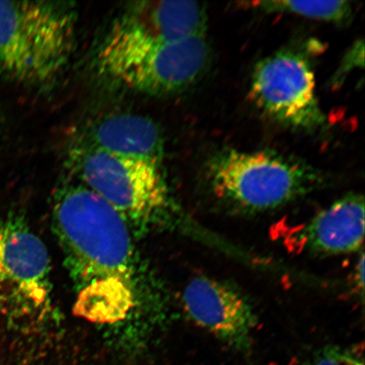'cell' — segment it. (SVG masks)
Returning a JSON list of instances; mask_svg holds the SVG:
<instances>
[{
	"instance_id": "3957f363",
	"label": "cell",
	"mask_w": 365,
	"mask_h": 365,
	"mask_svg": "<svg viewBox=\"0 0 365 365\" xmlns=\"http://www.w3.org/2000/svg\"><path fill=\"white\" fill-rule=\"evenodd\" d=\"M71 7L48 1H0V74L29 86L57 78L75 48Z\"/></svg>"
},
{
	"instance_id": "5bb4252c",
	"label": "cell",
	"mask_w": 365,
	"mask_h": 365,
	"mask_svg": "<svg viewBox=\"0 0 365 365\" xmlns=\"http://www.w3.org/2000/svg\"><path fill=\"white\" fill-rule=\"evenodd\" d=\"M364 42L362 40L357 41L353 47L345 54L344 61L341 63L339 71L332 79V83L339 86L345 79V76L352 71L354 68L364 67Z\"/></svg>"
},
{
	"instance_id": "8fae6325",
	"label": "cell",
	"mask_w": 365,
	"mask_h": 365,
	"mask_svg": "<svg viewBox=\"0 0 365 365\" xmlns=\"http://www.w3.org/2000/svg\"><path fill=\"white\" fill-rule=\"evenodd\" d=\"M89 148L103 152L161 163L163 141L150 118L118 113L95 123L89 132Z\"/></svg>"
},
{
	"instance_id": "9a60e30c",
	"label": "cell",
	"mask_w": 365,
	"mask_h": 365,
	"mask_svg": "<svg viewBox=\"0 0 365 365\" xmlns=\"http://www.w3.org/2000/svg\"><path fill=\"white\" fill-rule=\"evenodd\" d=\"M354 282L356 287L359 292H361L363 296L364 287V255L363 252L359 259L357 267L355 268Z\"/></svg>"
},
{
	"instance_id": "30bf717a",
	"label": "cell",
	"mask_w": 365,
	"mask_h": 365,
	"mask_svg": "<svg viewBox=\"0 0 365 365\" xmlns=\"http://www.w3.org/2000/svg\"><path fill=\"white\" fill-rule=\"evenodd\" d=\"M294 245L314 255H339L361 250L364 238V199L344 196L322 210L298 228Z\"/></svg>"
},
{
	"instance_id": "7a4b0ae2",
	"label": "cell",
	"mask_w": 365,
	"mask_h": 365,
	"mask_svg": "<svg viewBox=\"0 0 365 365\" xmlns=\"http://www.w3.org/2000/svg\"><path fill=\"white\" fill-rule=\"evenodd\" d=\"M210 195L232 211H272L317 190L321 173L302 160L272 150H220L204 170Z\"/></svg>"
},
{
	"instance_id": "277c9868",
	"label": "cell",
	"mask_w": 365,
	"mask_h": 365,
	"mask_svg": "<svg viewBox=\"0 0 365 365\" xmlns=\"http://www.w3.org/2000/svg\"><path fill=\"white\" fill-rule=\"evenodd\" d=\"M205 35L150 42L108 33L98 51L100 74L140 93L165 95L189 88L209 66Z\"/></svg>"
},
{
	"instance_id": "4fadbf2b",
	"label": "cell",
	"mask_w": 365,
	"mask_h": 365,
	"mask_svg": "<svg viewBox=\"0 0 365 365\" xmlns=\"http://www.w3.org/2000/svg\"><path fill=\"white\" fill-rule=\"evenodd\" d=\"M312 365H364L357 350L340 346H328L314 356Z\"/></svg>"
},
{
	"instance_id": "8992f818",
	"label": "cell",
	"mask_w": 365,
	"mask_h": 365,
	"mask_svg": "<svg viewBox=\"0 0 365 365\" xmlns=\"http://www.w3.org/2000/svg\"><path fill=\"white\" fill-rule=\"evenodd\" d=\"M49 259L42 240L20 217L0 216V314L10 325L47 316L51 292Z\"/></svg>"
},
{
	"instance_id": "ba28073f",
	"label": "cell",
	"mask_w": 365,
	"mask_h": 365,
	"mask_svg": "<svg viewBox=\"0 0 365 365\" xmlns=\"http://www.w3.org/2000/svg\"><path fill=\"white\" fill-rule=\"evenodd\" d=\"M182 303L196 325L238 352H250L258 318L253 305L235 286L197 277L186 286Z\"/></svg>"
},
{
	"instance_id": "5b68a950",
	"label": "cell",
	"mask_w": 365,
	"mask_h": 365,
	"mask_svg": "<svg viewBox=\"0 0 365 365\" xmlns=\"http://www.w3.org/2000/svg\"><path fill=\"white\" fill-rule=\"evenodd\" d=\"M82 185L111 205L128 225L150 227L171 218L170 189L160 163L86 148L74 155Z\"/></svg>"
},
{
	"instance_id": "9c48e42d",
	"label": "cell",
	"mask_w": 365,
	"mask_h": 365,
	"mask_svg": "<svg viewBox=\"0 0 365 365\" xmlns=\"http://www.w3.org/2000/svg\"><path fill=\"white\" fill-rule=\"evenodd\" d=\"M207 20L202 3L138 1L125 8L108 33L150 42H172L205 35Z\"/></svg>"
},
{
	"instance_id": "7c38bea8",
	"label": "cell",
	"mask_w": 365,
	"mask_h": 365,
	"mask_svg": "<svg viewBox=\"0 0 365 365\" xmlns=\"http://www.w3.org/2000/svg\"><path fill=\"white\" fill-rule=\"evenodd\" d=\"M266 12H284L312 18V19L342 22L352 15L351 3L337 1H262L255 3Z\"/></svg>"
},
{
	"instance_id": "6da1fadb",
	"label": "cell",
	"mask_w": 365,
	"mask_h": 365,
	"mask_svg": "<svg viewBox=\"0 0 365 365\" xmlns=\"http://www.w3.org/2000/svg\"><path fill=\"white\" fill-rule=\"evenodd\" d=\"M54 227L74 280L75 310L96 323L125 318L135 304V259L130 226L83 185L57 196Z\"/></svg>"
},
{
	"instance_id": "52a82bcc",
	"label": "cell",
	"mask_w": 365,
	"mask_h": 365,
	"mask_svg": "<svg viewBox=\"0 0 365 365\" xmlns=\"http://www.w3.org/2000/svg\"><path fill=\"white\" fill-rule=\"evenodd\" d=\"M314 88L309 58L298 50L287 48L257 63L251 78L250 96L274 120L312 131L325 123Z\"/></svg>"
}]
</instances>
